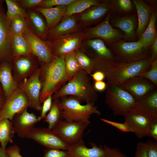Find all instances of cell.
<instances>
[{"mask_svg": "<svg viewBox=\"0 0 157 157\" xmlns=\"http://www.w3.org/2000/svg\"><path fill=\"white\" fill-rule=\"evenodd\" d=\"M40 79L42 84L40 99L41 103L58 91L70 79L66 73L64 55L56 56L48 63H42Z\"/></svg>", "mask_w": 157, "mask_h": 157, "instance_id": "1", "label": "cell"}, {"mask_svg": "<svg viewBox=\"0 0 157 157\" xmlns=\"http://www.w3.org/2000/svg\"><path fill=\"white\" fill-rule=\"evenodd\" d=\"M84 71L78 73L53 94V100L65 96H72L81 102L94 103L98 98L97 91L90 82V78Z\"/></svg>", "mask_w": 157, "mask_h": 157, "instance_id": "2", "label": "cell"}, {"mask_svg": "<svg viewBox=\"0 0 157 157\" xmlns=\"http://www.w3.org/2000/svg\"><path fill=\"white\" fill-rule=\"evenodd\" d=\"M152 61L150 58L129 63L115 60L105 74L107 83L119 85L132 77L141 76L150 67Z\"/></svg>", "mask_w": 157, "mask_h": 157, "instance_id": "3", "label": "cell"}, {"mask_svg": "<svg viewBox=\"0 0 157 157\" xmlns=\"http://www.w3.org/2000/svg\"><path fill=\"white\" fill-rule=\"evenodd\" d=\"M59 106L63 119L70 121H83L90 124V119L93 114L98 115L101 113L94 103L82 105L77 98L70 96L59 98Z\"/></svg>", "mask_w": 157, "mask_h": 157, "instance_id": "4", "label": "cell"}, {"mask_svg": "<svg viewBox=\"0 0 157 157\" xmlns=\"http://www.w3.org/2000/svg\"><path fill=\"white\" fill-rule=\"evenodd\" d=\"M107 45L119 62L129 63L150 58V47L143 46L138 41L129 42L121 39Z\"/></svg>", "mask_w": 157, "mask_h": 157, "instance_id": "5", "label": "cell"}, {"mask_svg": "<svg viewBox=\"0 0 157 157\" xmlns=\"http://www.w3.org/2000/svg\"><path fill=\"white\" fill-rule=\"evenodd\" d=\"M105 102L116 116H124L134 104L136 100L118 85L107 83Z\"/></svg>", "mask_w": 157, "mask_h": 157, "instance_id": "6", "label": "cell"}, {"mask_svg": "<svg viewBox=\"0 0 157 157\" xmlns=\"http://www.w3.org/2000/svg\"><path fill=\"white\" fill-rule=\"evenodd\" d=\"M89 124L83 122L60 121L52 130L68 146L82 140L84 132Z\"/></svg>", "mask_w": 157, "mask_h": 157, "instance_id": "7", "label": "cell"}, {"mask_svg": "<svg viewBox=\"0 0 157 157\" xmlns=\"http://www.w3.org/2000/svg\"><path fill=\"white\" fill-rule=\"evenodd\" d=\"M113 10L110 12L104 19L97 26L89 27L83 32L85 38L88 39L98 38L108 45L121 39H124V34L115 28L111 25L110 20Z\"/></svg>", "mask_w": 157, "mask_h": 157, "instance_id": "8", "label": "cell"}, {"mask_svg": "<svg viewBox=\"0 0 157 157\" xmlns=\"http://www.w3.org/2000/svg\"><path fill=\"white\" fill-rule=\"evenodd\" d=\"M124 116V122L131 127L133 133L139 138L148 136L149 126L152 121L157 117V115L133 108L128 110Z\"/></svg>", "mask_w": 157, "mask_h": 157, "instance_id": "9", "label": "cell"}, {"mask_svg": "<svg viewBox=\"0 0 157 157\" xmlns=\"http://www.w3.org/2000/svg\"><path fill=\"white\" fill-rule=\"evenodd\" d=\"M41 71V66L38 68L29 77L26 78L18 83V88L26 95L29 102V107L41 111V105L40 96L42 84L40 79Z\"/></svg>", "mask_w": 157, "mask_h": 157, "instance_id": "10", "label": "cell"}, {"mask_svg": "<svg viewBox=\"0 0 157 157\" xmlns=\"http://www.w3.org/2000/svg\"><path fill=\"white\" fill-rule=\"evenodd\" d=\"M85 35L80 31L66 37L47 41L53 54L55 56L69 53L79 49Z\"/></svg>", "mask_w": 157, "mask_h": 157, "instance_id": "11", "label": "cell"}, {"mask_svg": "<svg viewBox=\"0 0 157 157\" xmlns=\"http://www.w3.org/2000/svg\"><path fill=\"white\" fill-rule=\"evenodd\" d=\"M28 107L26 95L18 88L6 100L0 112V120L8 119L11 121L15 115L27 109Z\"/></svg>", "mask_w": 157, "mask_h": 157, "instance_id": "12", "label": "cell"}, {"mask_svg": "<svg viewBox=\"0 0 157 157\" xmlns=\"http://www.w3.org/2000/svg\"><path fill=\"white\" fill-rule=\"evenodd\" d=\"M23 35L28 43L32 54L41 63H49L54 59L56 56L52 53L47 42L35 34L28 26Z\"/></svg>", "mask_w": 157, "mask_h": 157, "instance_id": "13", "label": "cell"}, {"mask_svg": "<svg viewBox=\"0 0 157 157\" xmlns=\"http://www.w3.org/2000/svg\"><path fill=\"white\" fill-rule=\"evenodd\" d=\"M27 138L33 140L47 148L67 150L68 147L48 127L34 128Z\"/></svg>", "mask_w": 157, "mask_h": 157, "instance_id": "14", "label": "cell"}, {"mask_svg": "<svg viewBox=\"0 0 157 157\" xmlns=\"http://www.w3.org/2000/svg\"><path fill=\"white\" fill-rule=\"evenodd\" d=\"M110 22L113 27L120 28L124 32V40L129 42L138 40L136 35L138 23L136 14H112Z\"/></svg>", "mask_w": 157, "mask_h": 157, "instance_id": "15", "label": "cell"}, {"mask_svg": "<svg viewBox=\"0 0 157 157\" xmlns=\"http://www.w3.org/2000/svg\"><path fill=\"white\" fill-rule=\"evenodd\" d=\"M118 86L129 93L136 101L157 88L154 84L140 76L132 77Z\"/></svg>", "mask_w": 157, "mask_h": 157, "instance_id": "16", "label": "cell"}, {"mask_svg": "<svg viewBox=\"0 0 157 157\" xmlns=\"http://www.w3.org/2000/svg\"><path fill=\"white\" fill-rule=\"evenodd\" d=\"M113 8L112 0L103 1L80 13L77 18L83 25H90L106 17Z\"/></svg>", "mask_w": 157, "mask_h": 157, "instance_id": "17", "label": "cell"}, {"mask_svg": "<svg viewBox=\"0 0 157 157\" xmlns=\"http://www.w3.org/2000/svg\"><path fill=\"white\" fill-rule=\"evenodd\" d=\"M86 43L91 49L88 56L92 64L108 63L116 60L102 40L98 38L88 39Z\"/></svg>", "mask_w": 157, "mask_h": 157, "instance_id": "18", "label": "cell"}, {"mask_svg": "<svg viewBox=\"0 0 157 157\" xmlns=\"http://www.w3.org/2000/svg\"><path fill=\"white\" fill-rule=\"evenodd\" d=\"M10 20L4 9L0 11V61L10 62L12 58Z\"/></svg>", "mask_w": 157, "mask_h": 157, "instance_id": "19", "label": "cell"}, {"mask_svg": "<svg viewBox=\"0 0 157 157\" xmlns=\"http://www.w3.org/2000/svg\"><path fill=\"white\" fill-rule=\"evenodd\" d=\"M11 121L15 133L22 138H27L35 125L38 121V117L27 109L15 115Z\"/></svg>", "mask_w": 157, "mask_h": 157, "instance_id": "20", "label": "cell"}, {"mask_svg": "<svg viewBox=\"0 0 157 157\" xmlns=\"http://www.w3.org/2000/svg\"><path fill=\"white\" fill-rule=\"evenodd\" d=\"M76 17L73 15L63 18L55 27L48 30V41L69 36L80 32V25Z\"/></svg>", "mask_w": 157, "mask_h": 157, "instance_id": "21", "label": "cell"}, {"mask_svg": "<svg viewBox=\"0 0 157 157\" xmlns=\"http://www.w3.org/2000/svg\"><path fill=\"white\" fill-rule=\"evenodd\" d=\"M91 148H88L82 140L75 144L68 146L67 150L69 157H106L104 146H97L91 142Z\"/></svg>", "mask_w": 157, "mask_h": 157, "instance_id": "22", "label": "cell"}, {"mask_svg": "<svg viewBox=\"0 0 157 157\" xmlns=\"http://www.w3.org/2000/svg\"><path fill=\"white\" fill-rule=\"evenodd\" d=\"M137 12L138 23L136 35L138 40L147 27L152 13L156 10L154 6L149 5L142 0H133Z\"/></svg>", "mask_w": 157, "mask_h": 157, "instance_id": "23", "label": "cell"}, {"mask_svg": "<svg viewBox=\"0 0 157 157\" xmlns=\"http://www.w3.org/2000/svg\"><path fill=\"white\" fill-rule=\"evenodd\" d=\"M10 62L2 61L0 64V83L6 100L18 88V83L15 79Z\"/></svg>", "mask_w": 157, "mask_h": 157, "instance_id": "24", "label": "cell"}, {"mask_svg": "<svg viewBox=\"0 0 157 157\" xmlns=\"http://www.w3.org/2000/svg\"><path fill=\"white\" fill-rule=\"evenodd\" d=\"M33 56H21L13 59L15 73V79L18 83L20 80L31 75L39 67L33 61Z\"/></svg>", "mask_w": 157, "mask_h": 157, "instance_id": "25", "label": "cell"}, {"mask_svg": "<svg viewBox=\"0 0 157 157\" xmlns=\"http://www.w3.org/2000/svg\"><path fill=\"white\" fill-rule=\"evenodd\" d=\"M67 6H59L49 8L37 7L33 10L40 13L45 17L48 30L56 26L64 17Z\"/></svg>", "mask_w": 157, "mask_h": 157, "instance_id": "26", "label": "cell"}, {"mask_svg": "<svg viewBox=\"0 0 157 157\" xmlns=\"http://www.w3.org/2000/svg\"><path fill=\"white\" fill-rule=\"evenodd\" d=\"M28 26L37 36L44 40L47 38L48 29L43 18L36 11L29 10L26 17Z\"/></svg>", "mask_w": 157, "mask_h": 157, "instance_id": "27", "label": "cell"}, {"mask_svg": "<svg viewBox=\"0 0 157 157\" xmlns=\"http://www.w3.org/2000/svg\"><path fill=\"white\" fill-rule=\"evenodd\" d=\"M11 42L12 59L21 56H34L27 41L23 35L11 33Z\"/></svg>", "mask_w": 157, "mask_h": 157, "instance_id": "28", "label": "cell"}, {"mask_svg": "<svg viewBox=\"0 0 157 157\" xmlns=\"http://www.w3.org/2000/svg\"><path fill=\"white\" fill-rule=\"evenodd\" d=\"M131 108L157 115V88L151 91L140 99L136 101Z\"/></svg>", "mask_w": 157, "mask_h": 157, "instance_id": "29", "label": "cell"}, {"mask_svg": "<svg viewBox=\"0 0 157 157\" xmlns=\"http://www.w3.org/2000/svg\"><path fill=\"white\" fill-rule=\"evenodd\" d=\"M156 12L155 10L152 13L149 22L146 29L137 40L146 47H150L157 38L156 28Z\"/></svg>", "mask_w": 157, "mask_h": 157, "instance_id": "30", "label": "cell"}, {"mask_svg": "<svg viewBox=\"0 0 157 157\" xmlns=\"http://www.w3.org/2000/svg\"><path fill=\"white\" fill-rule=\"evenodd\" d=\"M103 1L98 0H75L67 6L64 18L81 13L92 6L98 4Z\"/></svg>", "mask_w": 157, "mask_h": 157, "instance_id": "31", "label": "cell"}, {"mask_svg": "<svg viewBox=\"0 0 157 157\" xmlns=\"http://www.w3.org/2000/svg\"><path fill=\"white\" fill-rule=\"evenodd\" d=\"M15 133L11 122L8 119L1 121L0 126V144L1 147L6 148L8 143L13 142V139Z\"/></svg>", "mask_w": 157, "mask_h": 157, "instance_id": "32", "label": "cell"}, {"mask_svg": "<svg viewBox=\"0 0 157 157\" xmlns=\"http://www.w3.org/2000/svg\"><path fill=\"white\" fill-rule=\"evenodd\" d=\"M53 100L49 111L44 119V121L48 124V128L51 130L60 121L63 119L59 106L60 99Z\"/></svg>", "mask_w": 157, "mask_h": 157, "instance_id": "33", "label": "cell"}, {"mask_svg": "<svg viewBox=\"0 0 157 157\" xmlns=\"http://www.w3.org/2000/svg\"><path fill=\"white\" fill-rule=\"evenodd\" d=\"M64 61L66 74L71 79L81 69L76 58L75 51L65 55Z\"/></svg>", "mask_w": 157, "mask_h": 157, "instance_id": "34", "label": "cell"}, {"mask_svg": "<svg viewBox=\"0 0 157 157\" xmlns=\"http://www.w3.org/2000/svg\"><path fill=\"white\" fill-rule=\"evenodd\" d=\"M7 11L6 15L10 21L17 17H26L27 12L18 3L16 0H5Z\"/></svg>", "mask_w": 157, "mask_h": 157, "instance_id": "35", "label": "cell"}, {"mask_svg": "<svg viewBox=\"0 0 157 157\" xmlns=\"http://www.w3.org/2000/svg\"><path fill=\"white\" fill-rule=\"evenodd\" d=\"M75 51L76 58L80 69L89 75L92 73L93 67L90 58L85 53L79 49Z\"/></svg>", "mask_w": 157, "mask_h": 157, "instance_id": "36", "label": "cell"}, {"mask_svg": "<svg viewBox=\"0 0 157 157\" xmlns=\"http://www.w3.org/2000/svg\"><path fill=\"white\" fill-rule=\"evenodd\" d=\"M28 26L26 17H15L10 21V28L11 33L15 35H23Z\"/></svg>", "mask_w": 157, "mask_h": 157, "instance_id": "37", "label": "cell"}, {"mask_svg": "<svg viewBox=\"0 0 157 157\" xmlns=\"http://www.w3.org/2000/svg\"><path fill=\"white\" fill-rule=\"evenodd\" d=\"M114 5L113 10H117L119 14H131L133 11L131 1L130 0H112Z\"/></svg>", "mask_w": 157, "mask_h": 157, "instance_id": "38", "label": "cell"}, {"mask_svg": "<svg viewBox=\"0 0 157 157\" xmlns=\"http://www.w3.org/2000/svg\"><path fill=\"white\" fill-rule=\"evenodd\" d=\"M141 76L157 86V59L151 62L150 67Z\"/></svg>", "mask_w": 157, "mask_h": 157, "instance_id": "39", "label": "cell"}, {"mask_svg": "<svg viewBox=\"0 0 157 157\" xmlns=\"http://www.w3.org/2000/svg\"><path fill=\"white\" fill-rule=\"evenodd\" d=\"M75 0H43L39 7L49 8L59 6H68Z\"/></svg>", "mask_w": 157, "mask_h": 157, "instance_id": "40", "label": "cell"}, {"mask_svg": "<svg viewBox=\"0 0 157 157\" xmlns=\"http://www.w3.org/2000/svg\"><path fill=\"white\" fill-rule=\"evenodd\" d=\"M100 120L103 122L112 126L123 132H133L131 127L125 122L124 123H118L103 118H101Z\"/></svg>", "mask_w": 157, "mask_h": 157, "instance_id": "41", "label": "cell"}, {"mask_svg": "<svg viewBox=\"0 0 157 157\" xmlns=\"http://www.w3.org/2000/svg\"><path fill=\"white\" fill-rule=\"evenodd\" d=\"M42 157H69L67 150L47 148Z\"/></svg>", "mask_w": 157, "mask_h": 157, "instance_id": "42", "label": "cell"}, {"mask_svg": "<svg viewBox=\"0 0 157 157\" xmlns=\"http://www.w3.org/2000/svg\"><path fill=\"white\" fill-rule=\"evenodd\" d=\"M52 96L53 95H49L43 102L40 115L38 117V121L44 119L49 111L53 101Z\"/></svg>", "mask_w": 157, "mask_h": 157, "instance_id": "43", "label": "cell"}, {"mask_svg": "<svg viewBox=\"0 0 157 157\" xmlns=\"http://www.w3.org/2000/svg\"><path fill=\"white\" fill-rule=\"evenodd\" d=\"M145 143L148 157H157V141L150 140Z\"/></svg>", "mask_w": 157, "mask_h": 157, "instance_id": "44", "label": "cell"}, {"mask_svg": "<svg viewBox=\"0 0 157 157\" xmlns=\"http://www.w3.org/2000/svg\"><path fill=\"white\" fill-rule=\"evenodd\" d=\"M43 0H16L19 4L23 8H33L38 7Z\"/></svg>", "mask_w": 157, "mask_h": 157, "instance_id": "45", "label": "cell"}, {"mask_svg": "<svg viewBox=\"0 0 157 157\" xmlns=\"http://www.w3.org/2000/svg\"><path fill=\"white\" fill-rule=\"evenodd\" d=\"M104 146L106 151V157H127L118 149L110 147L105 145Z\"/></svg>", "mask_w": 157, "mask_h": 157, "instance_id": "46", "label": "cell"}, {"mask_svg": "<svg viewBox=\"0 0 157 157\" xmlns=\"http://www.w3.org/2000/svg\"><path fill=\"white\" fill-rule=\"evenodd\" d=\"M134 157H148L145 142H139L138 143Z\"/></svg>", "mask_w": 157, "mask_h": 157, "instance_id": "47", "label": "cell"}, {"mask_svg": "<svg viewBox=\"0 0 157 157\" xmlns=\"http://www.w3.org/2000/svg\"><path fill=\"white\" fill-rule=\"evenodd\" d=\"M148 136L157 141V117L151 122L148 129Z\"/></svg>", "mask_w": 157, "mask_h": 157, "instance_id": "48", "label": "cell"}, {"mask_svg": "<svg viewBox=\"0 0 157 157\" xmlns=\"http://www.w3.org/2000/svg\"><path fill=\"white\" fill-rule=\"evenodd\" d=\"M6 151L9 157H23L20 154V148L16 144L10 146Z\"/></svg>", "mask_w": 157, "mask_h": 157, "instance_id": "49", "label": "cell"}, {"mask_svg": "<svg viewBox=\"0 0 157 157\" xmlns=\"http://www.w3.org/2000/svg\"><path fill=\"white\" fill-rule=\"evenodd\" d=\"M150 51V59L152 62L157 59V38L151 45Z\"/></svg>", "mask_w": 157, "mask_h": 157, "instance_id": "50", "label": "cell"}, {"mask_svg": "<svg viewBox=\"0 0 157 157\" xmlns=\"http://www.w3.org/2000/svg\"><path fill=\"white\" fill-rule=\"evenodd\" d=\"M90 75L94 81H103L106 77L105 74L100 71L94 72Z\"/></svg>", "mask_w": 157, "mask_h": 157, "instance_id": "51", "label": "cell"}, {"mask_svg": "<svg viewBox=\"0 0 157 157\" xmlns=\"http://www.w3.org/2000/svg\"><path fill=\"white\" fill-rule=\"evenodd\" d=\"M93 86L97 91L102 92L106 89L107 84L103 81H94Z\"/></svg>", "mask_w": 157, "mask_h": 157, "instance_id": "52", "label": "cell"}, {"mask_svg": "<svg viewBox=\"0 0 157 157\" xmlns=\"http://www.w3.org/2000/svg\"><path fill=\"white\" fill-rule=\"evenodd\" d=\"M6 100L5 99L3 90L0 88V112L2 109Z\"/></svg>", "mask_w": 157, "mask_h": 157, "instance_id": "53", "label": "cell"}, {"mask_svg": "<svg viewBox=\"0 0 157 157\" xmlns=\"http://www.w3.org/2000/svg\"><path fill=\"white\" fill-rule=\"evenodd\" d=\"M6 148H2L1 147L0 148V157H9L7 154L6 149Z\"/></svg>", "mask_w": 157, "mask_h": 157, "instance_id": "54", "label": "cell"}, {"mask_svg": "<svg viewBox=\"0 0 157 157\" xmlns=\"http://www.w3.org/2000/svg\"><path fill=\"white\" fill-rule=\"evenodd\" d=\"M3 1L0 0V11L3 9L2 7V3Z\"/></svg>", "mask_w": 157, "mask_h": 157, "instance_id": "55", "label": "cell"}, {"mask_svg": "<svg viewBox=\"0 0 157 157\" xmlns=\"http://www.w3.org/2000/svg\"><path fill=\"white\" fill-rule=\"evenodd\" d=\"M1 120H0V124H1Z\"/></svg>", "mask_w": 157, "mask_h": 157, "instance_id": "56", "label": "cell"}, {"mask_svg": "<svg viewBox=\"0 0 157 157\" xmlns=\"http://www.w3.org/2000/svg\"><path fill=\"white\" fill-rule=\"evenodd\" d=\"M1 147L0 146V148Z\"/></svg>", "mask_w": 157, "mask_h": 157, "instance_id": "57", "label": "cell"}, {"mask_svg": "<svg viewBox=\"0 0 157 157\" xmlns=\"http://www.w3.org/2000/svg\"></svg>", "mask_w": 157, "mask_h": 157, "instance_id": "58", "label": "cell"}]
</instances>
